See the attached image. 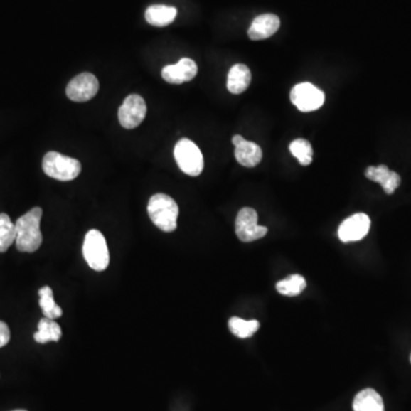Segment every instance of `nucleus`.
<instances>
[{
	"instance_id": "1",
	"label": "nucleus",
	"mask_w": 411,
	"mask_h": 411,
	"mask_svg": "<svg viewBox=\"0 0 411 411\" xmlns=\"http://www.w3.org/2000/svg\"><path fill=\"white\" fill-rule=\"evenodd\" d=\"M41 218L43 209L41 207H35L16 220L15 245L18 250L22 252H35L39 250L43 243V235L41 231Z\"/></svg>"
},
{
	"instance_id": "2",
	"label": "nucleus",
	"mask_w": 411,
	"mask_h": 411,
	"mask_svg": "<svg viewBox=\"0 0 411 411\" xmlns=\"http://www.w3.org/2000/svg\"><path fill=\"white\" fill-rule=\"evenodd\" d=\"M148 213L152 223L164 232H173L177 228L178 206L167 194L156 193L149 200Z\"/></svg>"
},
{
	"instance_id": "3",
	"label": "nucleus",
	"mask_w": 411,
	"mask_h": 411,
	"mask_svg": "<svg viewBox=\"0 0 411 411\" xmlns=\"http://www.w3.org/2000/svg\"><path fill=\"white\" fill-rule=\"evenodd\" d=\"M43 171L47 176L54 180L68 182L75 180L80 174L81 164L75 158L50 151L45 154L43 159Z\"/></svg>"
},
{
	"instance_id": "4",
	"label": "nucleus",
	"mask_w": 411,
	"mask_h": 411,
	"mask_svg": "<svg viewBox=\"0 0 411 411\" xmlns=\"http://www.w3.org/2000/svg\"><path fill=\"white\" fill-rule=\"evenodd\" d=\"M82 254L90 269L97 272L105 271L110 263V254L105 235L99 230H90L85 237Z\"/></svg>"
},
{
	"instance_id": "5",
	"label": "nucleus",
	"mask_w": 411,
	"mask_h": 411,
	"mask_svg": "<svg viewBox=\"0 0 411 411\" xmlns=\"http://www.w3.org/2000/svg\"><path fill=\"white\" fill-rule=\"evenodd\" d=\"M174 156L177 165L184 174L188 176H199L203 173V154L191 139H180L175 145Z\"/></svg>"
},
{
	"instance_id": "6",
	"label": "nucleus",
	"mask_w": 411,
	"mask_h": 411,
	"mask_svg": "<svg viewBox=\"0 0 411 411\" xmlns=\"http://www.w3.org/2000/svg\"><path fill=\"white\" fill-rule=\"evenodd\" d=\"M258 215L255 209L245 207L235 218V235L242 242H252L265 237L267 228L258 225Z\"/></svg>"
},
{
	"instance_id": "7",
	"label": "nucleus",
	"mask_w": 411,
	"mask_h": 411,
	"mask_svg": "<svg viewBox=\"0 0 411 411\" xmlns=\"http://www.w3.org/2000/svg\"><path fill=\"white\" fill-rule=\"evenodd\" d=\"M290 101L301 112H311L324 105V93L311 82H301L290 92Z\"/></svg>"
},
{
	"instance_id": "8",
	"label": "nucleus",
	"mask_w": 411,
	"mask_h": 411,
	"mask_svg": "<svg viewBox=\"0 0 411 411\" xmlns=\"http://www.w3.org/2000/svg\"><path fill=\"white\" fill-rule=\"evenodd\" d=\"M146 116V105L142 96L132 94L127 96L119 107V122L126 129L139 127Z\"/></svg>"
},
{
	"instance_id": "9",
	"label": "nucleus",
	"mask_w": 411,
	"mask_h": 411,
	"mask_svg": "<svg viewBox=\"0 0 411 411\" xmlns=\"http://www.w3.org/2000/svg\"><path fill=\"white\" fill-rule=\"evenodd\" d=\"M99 80L90 73H80L67 86V96L73 102H87L99 92Z\"/></svg>"
},
{
	"instance_id": "10",
	"label": "nucleus",
	"mask_w": 411,
	"mask_h": 411,
	"mask_svg": "<svg viewBox=\"0 0 411 411\" xmlns=\"http://www.w3.org/2000/svg\"><path fill=\"white\" fill-rule=\"evenodd\" d=\"M370 218L367 214L358 213L352 215L339 226V239L342 242L362 240L370 230Z\"/></svg>"
},
{
	"instance_id": "11",
	"label": "nucleus",
	"mask_w": 411,
	"mask_h": 411,
	"mask_svg": "<svg viewBox=\"0 0 411 411\" xmlns=\"http://www.w3.org/2000/svg\"><path fill=\"white\" fill-rule=\"evenodd\" d=\"M235 145V156L237 161L243 167H255L263 158V152L260 145L243 139L241 135H235L232 139Z\"/></svg>"
},
{
	"instance_id": "12",
	"label": "nucleus",
	"mask_w": 411,
	"mask_h": 411,
	"mask_svg": "<svg viewBox=\"0 0 411 411\" xmlns=\"http://www.w3.org/2000/svg\"><path fill=\"white\" fill-rule=\"evenodd\" d=\"M198 67L191 58H182L178 63L171 64L164 68L161 71L162 78L169 84H183L192 80L197 75Z\"/></svg>"
},
{
	"instance_id": "13",
	"label": "nucleus",
	"mask_w": 411,
	"mask_h": 411,
	"mask_svg": "<svg viewBox=\"0 0 411 411\" xmlns=\"http://www.w3.org/2000/svg\"><path fill=\"white\" fill-rule=\"evenodd\" d=\"M280 28V18L274 14L260 15L252 21L248 30V36L252 41H263L274 35Z\"/></svg>"
},
{
	"instance_id": "14",
	"label": "nucleus",
	"mask_w": 411,
	"mask_h": 411,
	"mask_svg": "<svg viewBox=\"0 0 411 411\" xmlns=\"http://www.w3.org/2000/svg\"><path fill=\"white\" fill-rule=\"evenodd\" d=\"M365 177L374 182L380 183L384 191L388 194L394 193V191L399 188L401 184V177L395 171L388 169V166L380 165L377 167L370 166L368 167L365 173Z\"/></svg>"
},
{
	"instance_id": "15",
	"label": "nucleus",
	"mask_w": 411,
	"mask_h": 411,
	"mask_svg": "<svg viewBox=\"0 0 411 411\" xmlns=\"http://www.w3.org/2000/svg\"><path fill=\"white\" fill-rule=\"evenodd\" d=\"M250 81H252V73L250 68L245 64H235L230 69L228 75V90L232 94H241L250 87Z\"/></svg>"
},
{
	"instance_id": "16",
	"label": "nucleus",
	"mask_w": 411,
	"mask_h": 411,
	"mask_svg": "<svg viewBox=\"0 0 411 411\" xmlns=\"http://www.w3.org/2000/svg\"><path fill=\"white\" fill-rule=\"evenodd\" d=\"M354 411H385L382 397L373 388H365L356 394L353 401Z\"/></svg>"
},
{
	"instance_id": "17",
	"label": "nucleus",
	"mask_w": 411,
	"mask_h": 411,
	"mask_svg": "<svg viewBox=\"0 0 411 411\" xmlns=\"http://www.w3.org/2000/svg\"><path fill=\"white\" fill-rule=\"evenodd\" d=\"M177 11L175 7L166 5H152L145 12V18L151 26H166L174 22Z\"/></svg>"
},
{
	"instance_id": "18",
	"label": "nucleus",
	"mask_w": 411,
	"mask_h": 411,
	"mask_svg": "<svg viewBox=\"0 0 411 411\" xmlns=\"http://www.w3.org/2000/svg\"><path fill=\"white\" fill-rule=\"evenodd\" d=\"M62 336L61 327L50 319H41L38 324V331L35 333V341L39 344L48 342H58Z\"/></svg>"
},
{
	"instance_id": "19",
	"label": "nucleus",
	"mask_w": 411,
	"mask_h": 411,
	"mask_svg": "<svg viewBox=\"0 0 411 411\" xmlns=\"http://www.w3.org/2000/svg\"><path fill=\"white\" fill-rule=\"evenodd\" d=\"M38 294H39V305L44 313L45 318L50 319V320L60 318L63 311L54 301L52 288L48 286L43 287Z\"/></svg>"
},
{
	"instance_id": "20",
	"label": "nucleus",
	"mask_w": 411,
	"mask_h": 411,
	"mask_svg": "<svg viewBox=\"0 0 411 411\" xmlns=\"http://www.w3.org/2000/svg\"><path fill=\"white\" fill-rule=\"evenodd\" d=\"M305 288H306V280L304 277L299 274L289 275L288 278L279 281L277 284V290L279 293L281 295L289 296V297L301 295Z\"/></svg>"
},
{
	"instance_id": "21",
	"label": "nucleus",
	"mask_w": 411,
	"mask_h": 411,
	"mask_svg": "<svg viewBox=\"0 0 411 411\" xmlns=\"http://www.w3.org/2000/svg\"><path fill=\"white\" fill-rule=\"evenodd\" d=\"M229 328L231 333L239 338H250L260 329L257 320H243L237 316H232L229 320Z\"/></svg>"
},
{
	"instance_id": "22",
	"label": "nucleus",
	"mask_w": 411,
	"mask_h": 411,
	"mask_svg": "<svg viewBox=\"0 0 411 411\" xmlns=\"http://www.w3.org/2000/svg\"><path fill=\"white\" fill-rule=\"evenodd\" d=\"M16 239L15 224L7 214H0V252L9 250Z\"/></svg>"
},
{
	"instance_id": "23",
	"label": "nucleus",
	"mask_w": 411,
	"mask_h": 411,
	"mask_svg": "<svg viewBox=\"0 0 411 411\" xmlns=\"http://www.w3.org/2000/svg\"><path fill=\"white\" fill-rule=\"evenodd\" d=\"M289 150L299 160L301 166L311 165L313 160V149L311 143L304 139H297L290 143Z\"/></svg>"
},
{
	"instance_id": "24",
	"label": "nucleus",
	"mask_w": 411,
	"mask_h": 411,
	"mask_svg": "<svg viewBox=\"0 0 411 411\" xmlns=\"http://www.w3.org/2000/svg\"><path fill=\"white\" fill-rule=\"evenodd\" d=\"M11 339V331L9 326L5 322L0 321V348H4L5 345L9 344Z\"/></svg>"
},
{
	"instance_id": "25",
	"label": "nucleus",
	"mask_w": 411,
	"mask_h": 411,
	"mask_svg": "<svg viewBox=\"0 0 411 411\" xmlns=\"http://www.w3.org/2000/svg\"><path fill=\"white\" fill-rule=\"evenodd\" d=\"M14 411H26V410H14Z\"/></svg>"
}]
</instances>
